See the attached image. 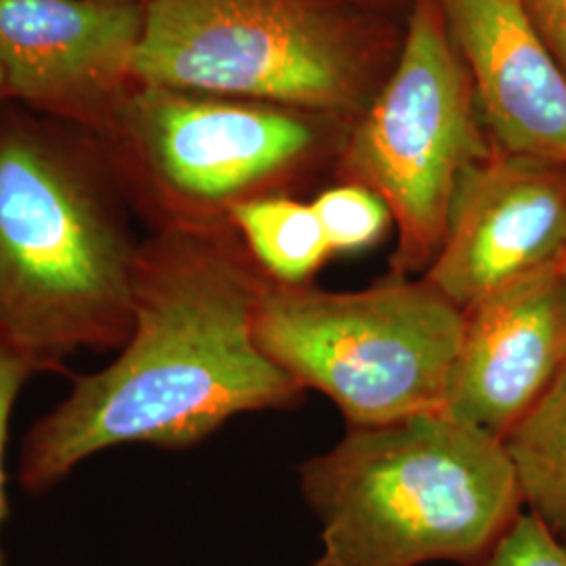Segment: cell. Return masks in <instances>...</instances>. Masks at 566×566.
I'll return each instance as SVG.
<instances>
[{"label": "cell", "mask_w": 566, "mask_h": 566, "mask_svg": "<svg viewBox=\"0 0 566 566\" xmlns=\"http://www.w3.org/2000/svg\"><path fill=\"white\" fill-rule=\"evenodd\" d=\"M269 277L229 224L168 227L139 243L126 340L23 434L18 483L39 497L107 449H187L303 388L254 338Z\"/></svg>", "instance_id": "obj_1"}, {"label": "cell", "mask_w": 566, "mask_h": 566, "mask_svg": "<svg viewBox=\"0 0 566 566\" xmlns=\"http://www.w3.org/2000/svg\"><path fill=\"white\" fill-rule=\"evenodd\" d=\"M102 164L30 128L0 130V344L41 374L118 350L139 243Z\"/></svg>", "instance_id": "obj_2"}, {"label": "cell", "mask_w": 566, "mask_h": 566, "mask_svg": "<svg viewBox=\"0 0 566 566\" xmlns=\"http://www.w3.org/2000/svg\"><path fill=\"white\" fill-rule=\"evenodd\" d=\"M303 493L317 566L479 565L523 504L504 441L447 411L353 426L304 465Z\"/></svg>", "instance_id": "obj_3"}, {"label": "cell", "mask_w": 566, "mask_h": 566, "mask_svg": "<svg viewBox=\"0 0 566 566\" xmlns=\"http://www.w3.org/2000/svg\"><path fill=\"white\" fill-rule=\"evenodd\" d=\"M401 41L353 0H147L135 81L355 122Z\"/></svg>", "instance_id": "obj_4"}, {"label": "cell", "mask_w": 566, "mask_h": 566, "mask_svg": "<svg viewBox=\"0 0 566 566\" xmlns=\"http://www.w3.org/2000/svg\"><path fill=\"white\" fill-rule=\"evenodd\" d=\"M465 313L422 280L390 275L359 292L269 280L254 313L264 355L327 395L350 426L446 411Z\"/></svg>", "instance_id": "obj_5"}, {"label": "cell", "mask_w": 566, "mask_h": 566, "mask_svg": "<svg viewBox=\"0 0 566 566\" xmlns=\"http://www.w3.org/2000/svg\"><path fill=\"white\" fill-rule=\"evenodd\" d=\"M116 181L158 229L229 224L240 203L285 193L336 163L353 122L269 103L145 86L126 103Z\"/></svg>", "instance_id": "obj_6"}, {"label": "cell", "mask_w": 566, "mask_h": 566, "mask_svg": "<svg viewBox=\"0 0 566 566\" xmlns=\"http://www.w3.org/2000/svg\"><path fill=\"white\" fill-rule=\"evenodd\" d=\"M493 149L437 2L411 0L399 55L334 163L338 182L386 203L397 227L392 275L426 273L446 240L458 182Z\"/></svg>", "instance_id": "obj_7"}, {"label": "cell", "mask_w": 566, "mask_h": 566, "mask_svg": "<svg viewBox=\"0 0 566 566\" xmlns=\"http://www.w3.org/2000/svg\"><path fill=\"white\" fill-rule=\"evenodd\" d=\"M566 264V166L493 149L458 182L424 280L468 311Z\"/></svg>", "instance_id": "obj_8"}, {"label": "cell", "mask_w": 566, "mask_h": 566, "mask_svg": "<svg viewBox=\"0 0 566 566\" xmlns=\"http://www.w3.org/2000/svg\"><path fill=\"white\" fill-rule=\"evenodd\" d=\"M145 2L0 0L9 93L65 116H97L135 81Z\"/></svg>", "instance_id": "obj_9"}, {"label": "cell", "mask_w": 566, "mask_h": 566, "mask_svg": "<svg viewBox=\"0 0 566 566\" xmlns=\"http://www.w3.org/2000/svg\"><path fill=\"white\" fill-rule=\"evenodd\" d=\"M464 313L446 411L504 441L566 367V264Z\"/></svg>", "instance_id": "obj_10"}, {"label": "cell", "mask_w": 566, "mask_h": 566, "mask_svg": "<svg viewBox=\"0 0 566 566\" xmlns=\"http://www.w3.org/2000/svg\"><path fill=\"white\" fill-rule=\"evenodd\" d=\"M493 145L566 166V74L523 0H434Z\"/></svg>", "instance_id": "obj_11"}, {"label": "cell", "mask_w": 566, "mask_h": 566, "mask_svg": "<svg viewBox=\"0 0 566 566\" xmlns=\"http://www.w3.org/2000/svg\"><path fill=\"white\" fill-rule=\"evenodd\" d=\"M229 227L271 282L304 285L334 254L311 202L287 193L235 206Z\"/></svg>", "instance_id": "obj_12"}, {"label": "cell", "mask_w": 566, "mask_h": 566, "mask_svg": "<svg viewBox=\"0 0 566 566\" xmlns=\"http://www.w3.org/2000/svg\"><path fill=\"white\" fill-rule=\"evenodd\" d=\"M504 447L531 514L566 535V367Z\"/></svg>", "instance_id": "obj_13"}, {"label": "cell", "mask_w": 566, "mask_h": 566, "mask_svg": "<svg viewBox=\"0 0 566 566\" xmlns=\"http://www.w3.org/2000/svg\"><path fill=\"white\" fill-rule=\"evenodd\" d=\"M313 208L322 221L332 252H361L385 238L392 217L386 203L353 182H338L322 191Z\"/></svg>", "instance_id": "obj_14"}, {"label": "cell", "mask_w": 566, "mask_h": 566, "mask_svg": "<svg viewBox=\"0 0 566 566\" xmlns=\"http://www.w3.org/2000/svg\"><path fill=\"white\" fill-rule=\"evenodd\" d=\"M483 566H566V549L535 514H518Z\"/></svg>", "instance_id": "obj_15"}, {"label": "cell", "mask_w": 566, "mask_h": 566, "mask_svg": "<svg viewBox=\"0 0 566 566\" xmlns=\"http://www.w3.org/2000/svg\"><path fill=\"white\" fill-rule=\"evenodd\" d=\"M36 371L9 350L4 344H0V566H4L2 556V526L7 521V447H9V428L11 418L18 407L23 386L28 385Z\"/></svg>", "instance_id": "obj_16"}, {"label": "cell", "mask_w": 566, "mask_h": 566, "mask_svg": "<svg viewBox=\"0 0 566 566\" xmlns=\"http://www.w3.org/2000/svg\"><path fill=\"white\" fill-rule=\"evenodd\" d=\"M549 53L566 74V0H523Z\"/></svg>", "instance_id": "obj_17"}, {"label": "cell", "mask_w": 566, "mask_h": 566, "mask_svg": "<svg viewBox=\"0 0 566 566\" xmlns=\"http://www.w3.org/2000/svg\"><path fill=\"white\" fill-rule=\"evenodd\" d=\"M353 2H359L364 7L376 9V11H385V13H390V15H397L401 9L407 11L409 4H411V0H353Z\"/></svg>", "instance_id": "obj_18"}, {"label": "cell", "mask_w": 566, "mask_h": 566, "mask_svg": "<svg viewBox=\"0 0 566 566\" xmlns=\"http://www.w3.org/2000/svg\"><path fill=\"white\" fill-rule=\"evenodd\" d=\"M7 93H9V86H7L4 74H2V70H0V97H2V95H7Z\"/></svg>", "instance_id": "obj_19"}, {"label": "cell", "mask_w": 566, "mask_h": 566, "mask_svg": "<svg viewBox=\"0 0 566 566\" xmlns=\"http://www.w3.org/2000/svg\"><path fill=\"white\" fill-rule=\"evenodd\" d=\"M120 2H147V0H120Z\"/></svg>", "instance_id": "obj_20"}]
</instances>
